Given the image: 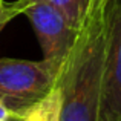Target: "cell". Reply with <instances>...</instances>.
<instances>
[{
    "label": "cell",
    "instance_id": "cell-10",
    "mask_svg": "<svg viewBox=\"0 0 121 121\" xmlns=\"http://www.w3.org/2000/svg\"><path fill=\"white\" fill-rule=\"evenodd\" d=\"M11 121H15V120H14V118H11Z\"/></svg>",
    "mask_w": 121,
    "mask_h": 121
},
{
    "label": "cell",
    "instance_id": "cell-4",
    "mask_svg": "<svg viewBox=\"0 0 121 121\" xmlns=\"http://www.w3.org/2000/svg\"><path fill=\"white\" fill-rule=\"evenodd\" d=\"M121 118V0L107 6V41L100 121Z\"/></svg>",
    "mask_w": 121,
    "mask_h": 121
},
{
    "label": "cell",
    "instance_id": "cell-2",
    "mask_svg": "<svg viewBox=\"0 0 121 121\" xmlns=\"http://www.w3.org/2000/svg\"><path fill=\"white\" fill-rule=\"evenodd\" d=\"M57 78L44 60L0 58V101L15 113L43 98L57 84Z\"/></svg>",
    "mask_w": 121,
    "mask_h": 121
},
{
    "label": "cell",
    "instance_id": "cell-9",
    "mask_svg": "<svg viewBox=\"0 0 121 121\" xmlns=\"http://www.w3.org/2000/svg\"><path fill=\"white\" fill-rule=\"evenodd\" d=\"M11 118H12L11 110L6 107L3 101H0V121H11Z\"/></svg>",
    "mask_w": 121,
    "mask_h": 121
},
{
    "label": "cell",
    "instance_id": "cell-1",
    "mask_svg": "<svg viewBox=\"0 0 121 121\" xmlns=\"http://www.w3.org/2000/svg\"><path fill=\"white\" fill-rule=\"evenodd\" d=\"M107 41V8L89 12L60 69V121H100Z\"/></svg>",
    "mask_w": 121,
    "mask_h": 121
},
{
    "label": "cell",
    "instance_id": "cell-11",
    "mask_svg": "<svg viewBox=\"0 0 121 121\" xmlns=\"http://www.w3.org/2000/svg\"><path fill=\"white\" fill-rule=\"evenodd\" d=\"M118 121H121V118H120V120H118Z\"/></svg>",
    "mask_w": 121,
    "mask_h": 121
},
{
    "label": "cell",
    "instance_id": "cell-3",
    "mask_svg": "<svg viewBox=\"0 0 121 121\" xmlns=\"http://www.w3.org/2000/svg\"><path fill=\"white\" fill-rule=\"evenodd\" d=\"M18 3L20 15H26L34 28L43 60L58 75L80 29L72 26L68 18L46 0H18Z\"/></svg>",
    "mask_w": 121,
    "mask_h": 121
},
{
    "label": "cell",
    "instance_id": "cell-7",
    "mask_svg": "<svg viewBox=\"0 0 121 121\" xmlns=\"http://www.w3.org/2000/svg\"><path fill=\"white\" fill-rule=\"evenodd\" d=\"M17 15H20V3H18V0L12 3H6L5 0H0V32L8 25V22H11Z\"/></svg>",
    "mask_w": 121,
    "mask_h": 121
},
{
    "label": "cell",
    "instance_id": "cell-6",
    "mask_svg": "<svg viewBox=\"0 0 121 121\" xmlns=\"http://www.w3.org/2000/svg\"><path fill=\"white\" fill-rule=\"evenodd\" d=\"M54 5L66 18L69 23L77 29H81L91 8V0H46Z\"/></svg>",
    "mask_w": 121,
    "mask_h": 121
},
{
    "label": "cell",
    "instance_id": "cell-8",
    "mask_svg": "<svg viewBox=\"0 0 121 121\" xmlns=\"http://www.w3.org/2000/svg\"><path fill=\"white\" fill-rule=\"evenodd\" d=\"M112 2H113V0H91V8H89V12L106 9ZM87 15H89V14H87Z\"/></svg>",
    "mask_w": 121,
    "mask_h": 121
},
{
    "label": "cell",
    "instance_id": "cell-5",
    "mask_svg": "<svg viewBox=\"0 0 121 121\" xmlns=\"http://www.w3.org/2000/svg\"><path fill=\"white\" fill-rule=\"evenodd\" d=\"M61 115V92L55 84L43 98L34 104L12 113L15 121H60Z\"/></svg>",
    "mask_w": 121,
    "mask_h": 121
}]
</instances>
